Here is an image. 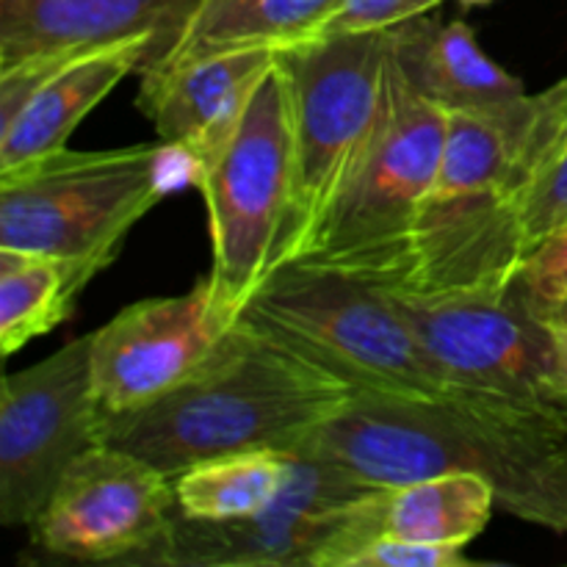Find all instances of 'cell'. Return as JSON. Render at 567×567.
Returning <instances> with one entry per match:
<instances>
[{"mask_svg": "<svg viewBox=\"0 0 567 567\" xmlns=\"http://www.w3.org/2000/svg\"><path fill=\"white\" fill-rule=\"evenodd\" d=\"M543 321H546V324H551V327H563V330H567V305H563L559 310H554V313L548 316V319H543Z\"/></svg>", "mask_w": 567, "mask_h": 567, "instance_id": "27", "label": "cell"}, {"mask_svg": "<svg viewBox=\"0 0 567 567\" xmlns=\"http://www.w3.org/2000/svg\"><path fill=\"white\" fill-rule=\"evenodd\" d=\"M210 225V293L227 321L288 264L293 127L286 75L275 61L230 136L192 169Z\"/></svg>", "mask_w": 567, "mask_h": 567, "instance_id": "6", "label": "cell"}, {"mask_svg": "<svg viewBox=\"0 0 567 567\" xmlns=\"http://www.w3.org/2000/svg\"><path fill=\"white\" fill-rule=\"evenodd\" d=\"M293 476L286 449H249L192 465L175 480L177 513L197 520H238L264 513Z\"/></svg>", "mask_w": 567, "mask_h": 567, "instance_id": "21", "label": "cell"}, {"mask_svg": "<svg viewBox=\"0 0 567 567\" xmlns=\"http://www.w3.org/2000/svg\"><path fill=\"white\" fill-rule=\"evenodd\" d=\"M233 324L216 310L208 277L181 297L127 305L92 332V385L100 413L120 415L158 402L219 352Z\"/></svg>", "mask_w": 567, "mask_h": 567, "instance_id": "13", "label": "cell"}, {"mask_svg": "<svg viewBox=\"0 0 567 567\" xmlns=\"http://www.w3.org/2000/svg\"><path fill=\"white\" fill-rule=\"evenodd\" d=\"M551 327V324H548ZM554 332V343H557V354H559V365H563V374L567 380V330H563V327H551Z\"/></svg>", "mask_w": 567, "mask_h": 567, "instance_id": "26", "label": "cell"}, {"mask_svg": "<svg viewBox=\"0 0 567 567\" xmlns=\"http://www.w3.org/2000/svg\"><path fill=\"white\" fill-rule=\"evenodd\" d=\"M358 393L238 319L219 352L183 385L120 415H100V443L169 480L203 460L249 449L291 452Z\"/></svg>", "mask_w": 567, "mask_h": 567, "instance_id": "2", "label": "cell"}, {"mask_svg": "<svg viewBox=\"0 0 567 567\" xmlns=\"http://www.w3.org/2000/svg\"><path fill=\"white\" fill-rule=\"evenodd\" d=\"M293 127L288 264L302 258L377 136L388 97V33H327L277 48Z\"/></svg>", "mask_w": 567, "mask_h": 567, "instance_id": "8", "label": "cell"}, {"mask_svg": "<svg viewBox=\"0 0 567 567\" xmlns=\"http://www.w3.org/2000/svg\"><path fill=\"white\" fill-rule=\"evenodd\" d=\"M92 332L0 385V524L31 526L64 471L100 443Z\"/></svg>", "mask_w": 567, "mask_h": 567, "instance_id": "10", "label": "cell"}, {"mask_svg": "<svg viewBox=\"0 0 567 567\" xmlns=\"http://www.w3.org/2000/svg\"><path fill=\"white\" fill-rule=\"evenodd\" d=\"M532 94L487 111L449 114L441 166L415 241L413 293L509 291L524 260L509 172Z\"/></svg>", "mask_w": 567, "mask_h": 567, "instance_id": "4", "label": "cell"}, {"mask_svg": "<svg viewBox=\"0 0 567 567\" xmlns=\"http://www.w3.org/2000/svg\"><path fill=\"white\" fill-rule=\"evenodd\" d=\"M443 0H343L332 20L321 28L319 37L327 33H363L388 31L413 17L430 14Z\"/></svg>", "mask_w": 567, "mask_h": 567, "instance_id": "25", "label": "cell"}, {"mask_svg": "<svg viewBox=\"0 0 567 567\" xmlns=\"http://www.w3.org/2000/svg\"><path fill=\"white\" fill-rule=\"evenodd\" d=\"M509 203L518 216L524 258L567 225V75L532 94L509 172Z\"/></svg>", "mask_w": 567, "mask_h": 567, "instance_id": "19", "label": "cell"}, {"mask_svg": "<svg viewBox=\"0 0 567 567\" xmlns=\"http://www.w3.org/2000/svg\"><path fill=\"white\" fill-rule=\"evenodd\" d=\"M203 0H0V66L39 53L147 39V70L166 59ZM144 70V72H147Z\"/></svg>", "mask_w": 567, "mask_h": 567, "instance_id": "15", "label": "cell"}, {"mask_svg": "<svg viewBox=\"0 0 567 567\" xmlns=\"http://www.w3.org/2000/svg\"><path fill=\"white\" fill-rule=\"evenodd\" d=\"M89 280L92 275L75 260L0 249V349L6 358L70 319Z\"/></svg>", "mask_w": 567, "mask_h": 567, "instance_id": "22", "label": "cell"}, {"mask_svg": "<svg viewBox=\"0 0 567 567\" xmlns=\"http://www.w3.org/2000/svg\"><path fill=\"white\" fill-rule=\"evenodd\" d=\"M169 153L166 142L61 150L0 172V249L75 260L94 277L164 199Z\"/></svg>", "mask_w": 567, "mask_h": 567, "instance_id": "7", "label": "cell"}, {"mask_svg": "<svg viewBox=\"0 0 567 567\" xmlns=\"http://www.w3.org/2000/svg\"><path fill=\"white\" fill-rule=\"evenodd\" d=\"M277 48L164 61L142 72L136 105L150 116L161 142L197 166L230 136L260 78L275 66Z\"/></svg>", "mask_w": 567, "mask_h": 567, "instance_id": "14", "label": "cell"}, {"mask_svg": "<svg viewBox=\"0 0 567 567\" xmlns=\"http://www.w3.org/2000/svg\"><path fill=\"white\" fill-rule=\"evenodd\" d=\"M460 3L463 6H487V3H493V0H460Z\"/></svg>", "mask_w": 567, "mask_h": 567, "instance_id": "28", "label": "cell"}, {"mask_svg": "<svg viewBox=\"0 0 567 567\" xmlns=\"http://www.w3.org/2000/svg\"><path fill=\"white\" fill-rule=\"evenodd\" d=\"M465 548L424 546L388 535L343 537L316 557L313 567H471Z\"/></svg>", "mask_w": 567, "mask_h": 567, "instance_id": "23", "label": "cell"}, {"mask_svg": "<svg viewBox=\"0 0 567 567\" xmlns=\"http://www.w3.org/2000/svg\"><path fill=\"white\" fill-rule=\"evenodd\" d=\"M341 3L343 0H203L177 48L164 61L305 42L319 37Z\"/></svg>", "mask_w": 567, "mask_h": 567, "instance_id": "20", "label": "cell"}, {"mask_svg": "<svg viewBox=\"0 0 567 567\" xmlns=\"http://www.w3.org/2000/svg\"><path fill=\"white\" fill-rule=\"evenodd\" d=\"M177 513L175 482L125 449L83 452L28 529L50 557L131 565Z\"/></svg>", "mask_w": 567, "mask_h": 567, "instance_id": "12", "label": "cell"}, {"mask_svg": "<svg viewBox=\"0 0 567 567\" xmlns=\"http://www.w3.org/2000/svg\"><path fill=\"white\" fill-rule=\"evenodd\" d=\"M446 127V111L415 94L388 55L385 111L371 150L316 241L291 264L380 288H410L421 214L441 166Z\"/></svg>", "mask_w": 567, "mask_h": 567, "instance_id": "5", "label": "cell"}, {"mask_svg": "<svg viewBox=\"0 0 567 567\" xmlns=\"http://www.w3.org/2000/svg\"><path fill=\"white\" fill-rule=\"evenodd\" d=\"M293 454V476L275 504L238 520L175 513L164 535L131 565L158 567H313L349 529L354 507L374 487L310 452Z\"/></svg>", "mask_w": 567, "mask_h": 567, "instance_id": "11", "label": "cell"}, {"mask_svg": "<svg viewBox=\"0 0 567 567\" xmlns=\"http://www.w3.org/2000/svg\"><path fill=\"white\" fill-rule=\"evenodd\" d=\"M513 291L537 319H548L567 305V225L520 260Z\"/></svg>", "mask_w": 567, "mask_h": 567, "instance_id": "24", "label": "cell"}, {"mask_svg": "<svg viewBox=\"0 0 567 567\" xmlns=\"http://www.w3.org/2000/svg\"><path fill=\"white\" fill-rule=\"evenodd\" d=\"M385 291L454 391L526 410L567 430V380L554 332L513 288L502 293Z\"/></svg>", "mask_w": 567, "mask_h": 567, "instance_id": "9", "label": "cell"}, {"mask_svg": "<svg viewBox=\"0 0 567 567\" xmlns=\"http://www.w3.org/2000/svg\"><path fill=\"white\" fill-rule=\"evenodd\" d=\"M385 33L388 55L402 81L446 114L498 109L526 94L524 81L480 48L465 20L441 22L421 14Z\"/></svg>", "mask_w": 567, "mask_h": 567, "instance_id": "16", "label": "cell"}, {"mask_svg": "<svg viewBox=\"0 0 567 567\" xmlns=\"http://www.w3.org/2000/svg\"><path fill=\"white\" fill-rule=\"evenodd\" d=\"M358 396L441 399L454 391L391 293L338 271L286 264L238 316Z\"/></svg>", "mask_w": 567, "mask_h": 567, "instance_id": "3", "label": "cell"}, {"mask_svg": "<svg viewBox=\"0 0 567 567\" xmlns=\"http://www.w3.org/2000/svg\"><path fill=\"white\" fill-rule=\"evenodd\" d=\"M291 452L371 487L476 474L496 487L498 509L567 535V430L493 399L354 396Z\"/></svg>", "mask_w": 567, "mask_h": 567, "instance_id": "1", "label": "cell"}, {"mask_svg": "<svg viewBox=\"0 0 567 567\" xmlns=\"http://www.w3.org/2000/svg\"><path fill=\"white\" fill-rule=\"evenodd\" d=\"M496 507V487L482 476H426L365 493L354 509L352 526L338 540L388 535L424 546L465 548L487 529Z\"/></svg>", "mask_w": 567, "mask_h": 567, "instance_id": "18", "label": "cell"}, {"mask_svg": "<svg viewBox=\"0 0 567 567\" xmlns=\"http://www.w3.org/2000/svg\"><path fill=\"white\" fill-rule=\"evenodd\" d=\"M153 44L147 39L111 44L78 55L55 72L14 122L0 133V172L20 169L39 158L66 150V142L131 72H144Z\"/></svg>", "mask_w": 567, "mask_h": 567, "instance_id": "17", "label": "cell"}]
</instances>
